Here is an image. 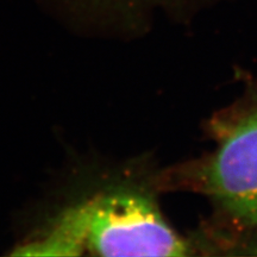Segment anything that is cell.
I'll return each mask as SVG.
<instances>
[{
  "label": "cell",
  "mask_w": 257,
  "mask_h": 257,
  "mask_svg": "<svg viewBox=\"0 0 257 257\" xmlns=\"http://www.w3.org/2000/svg\"><path fill=\"white\" fill-rule=\"evenodd\" d=\"M104 4H111L119 6L125 11H147L150 9H174L178 6L202 4V3L211 2V0H99Z\"/></svg>",
  "instance_id": "cell-3"
},
{
  "label": "cell",
  "mask_w": 257,
  "mask_h": 257,
  "mask_svg": "<svg viewBox=\"0 0 257 257\" xmlns=\"http://www.w3.org/2000/svg\"><path fill=\"white\" fill-rule=\"evenodd\" d=\"M29 255L187 256L188 243L170 227L156 202L144 193L114 187L70 205L40 238L24 248Z\"/></svg>",
  "instance_id": "cell-1"
},
{
  "label": "cell",
  "mask_w": 257,
  "mask_h": 257,
  "mask_svg": "<svg viewBox=\"0 0 257 257\" xmlns=\"http://www.w3.org/2000/svg\"><path fill=\"white\" fill-rule=\"evenodd\" d=\"M206 188L231 216L257 227V101L216 127Z\"/></svg>",
  "instance_id": "cell-2"
}]
</instances>
